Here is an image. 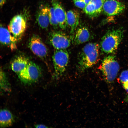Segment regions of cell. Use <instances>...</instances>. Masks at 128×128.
I'll list each match as a JSON object with an SVG mask.
<instances>
[{
  "mask_svg": "<svg viewBox=\"0 0 128 128\" xmlns=\"http://www.w3.org/2000/svg\"><path fill=\"white\" fill-rule=\"evenodd\" d=\"M99 48L98 44L93 42L88 43L83 47L78 56L77 67L80 72H83L97 63Z\"/></svg>",
  "mask_w": 128,
  "mask_h": 128,
  "instance_id": "obj_1",
  "label": "cell"
},
{
  "mask_svg": "<svg viewBox=\"0 0 128 128\" xmlns=\"http://www.w3.org/2000/svg\"><path fill=\"white\" fill-rule=\"evenodd\" d=\"M123 31L120 29L108 31L101 40L100 46L101 51L107 54L114 52L123 39Z\"/></svg>",
  "mask_w": 128,
  "mask_h": 128,
  "instance_id": "obj_2",
  "label": "cell"
},
{
  "mask_svg": "<svg viewBox=\"0 0 128 128\" xmlns=\"http://www.w3.org/2000/svg\"><path fill=\"white\" fill-rule=\"evenodd\" d=\"M101 70L105 80L110 83L116 78L119 69V65L114 56L109 55L103 59Z\"/></svg>",
  "mask_w": 128,
  "mask_h": 128,
  "instance_id": "obj_3",
  "label": "cell"
},
{
  "mask_svg": "<svg viewBox=\"0 0 128 128\" xmlns=\"http://www.w3.org/2000/svg\"><path fill=\"white\" fill-rule=\"evenodd\" d=\"M69 58V53L65 49L55 50L54 52L52 58L56 78L60 77L65 71Z\"/></svg>",
  "mask_w": 128,
  "mask_h": 128,
  "instance_id": "obj_4",
  "label": "cell"
},
{
  "mask_svg": "<svg viewBox=\"0 0 128 128\" xmlns=\"http://www.w3.org/2000/svg\"><path fill=\"white\" fill-rule=\"evenodd\" d=\"M41 74L39 67L35 63L29 61L26 67L18 75L24 84H30L37 82Z\"/></svg>",
  "mask_w": 128,
  "mask_h": 128,
  "instance_id": "obj_5",
  "label": "cell"
},
{
  "mask_svg": "<svg viewBox=\"0 0 128 128\" xmlns=\"http://www.w3.org/2000/svg\"><path fill=\"white\" fill-rule=\"evenodd\" d=\"M27 20L23 14L17 15L12 18L8 26V29L18 41L23 36L26 29Z\"/></svg>",
  "mask_w": 128,
  "mask_h": 128,
  "instance_id": "obj_6",
  "label": "cell"
},
{
  "mask_svg": "<svg viewBox=\"0 0 128 128\" xmlns=\"http://www.w3.org/2000/svg\"><path fill=\"white\" fill-rule=\"evenodd\" d=\"M50 42L55 50L65 49L71 44V39L66 34L60 31H53L49 35Z\"/></svg>",
  "mask_w": 128,
  "mask_h": 128,
  "instance_id": "obj_7",
  "label": "cell"
},
{
  "mask_svg": "<svg viewBox=\"0 0 128 128\" xmlns=\"http://www.w3.org/2000/svg\"><path fill=\"white\" fill-rule=\"evenodd\" d=\"M29 48L36 55L41 58L47 55V48L40 38L36 35L33 36L30 39L28 43Z\"/></svg>",
  "mask_w": 128,
  "mask_h": 128,
  "instance_id": "obj_8",
  "label": "cell"
},
{
  "mask_svg": "<svg viewBox=\"0 0 128 128\" xmlns=\"http://www.w3.org/2000/svg\"><path fill=\"white\" fill-rule=\"evenodd\" d=\"M125 7L123 3L115 0H105L104 3L102 11L109 16L117 15L123 13Z\"/></svg>",
  "mask_w": 128,
  "mask_h": 128,
  "instance_id": "obj_9",
  "label": "cell"
},
{
  "mask_svg": "<svg viewBox=\"0 0 128 128\" xmlns=\"http://www.w3.org/2000/svg\"><path fill=\"white\" fill-rule=\"evenodd\" d=\"M55 14L59 27L65 29L68 26L66 13L61 3L57 0H51Z\"/></svg>",
  "mask_w": 128,
  "mask_h": 128,
  "instance_id": "obj_10",
  "label": "cell"
},
{
  "mask_svg": "<svg viewBox=\"0 0 128 128\" xmlns=\"http://www.w3.org/2000/svg\"><path fill=\"white\" fill-rule=\"evenodd\" d=\"M0 41L2 44L8 47L12 50H14L17 48L16 43L17 40L8 29L1 26L0 28Z\"/></svg>",
  "mask_w": 128,
  "mask_h": 128,
  "instance_id": "obj_11",
  "label": "cell"
},
{
  "mask_svg": "<svg viewBox=\"0 0 128 128\" xmlns=\"http://www.w3.org/2000/svg\"><path fill=\"white\" fill-rule=\"evenodd\" d=\"M79 13L75 10H70L66 13L67 25L70 28V37L72 40L73 39L74 34L79 24Z\"/></svg>",
  "mask_w": 128,
  "mask_h": 128,
  "instance_id": "obj_12",
  "label": "cell"
},
{
  "mask_svg": "<svg viewBox=\"0 0 128 128\" xmlns=\"http://www.w3.org/2000/svg\"><path fill=\"white\" fill-rule=\"evenodd\" d=\"M49 7L47 6H41L37 12L36 20L38 25L42 29L47 28L50 23Z\"/></svg>",
  "mask_w": 128,
  "mask_h": 128,
  "instance_id": "obj_13",
  "label": "cell"
},
{
  "mask_svg": "<svg viewBox=\"0 0 128 128\" xmlns=\"http://www.w3.org/2000/svg\"><path fill=\"white\" fill-rule=\"evenodd\" d=\"M90 34L88 29L85 27L79 28L76 31L72 40L74 45H78L89 40Z\"/></svg>",
  "mask_w": 128,
  "mask_h": 128,
  "instance_id": "obj_14",
  "label": "cell"
},
{
  "mask_svg": "<svg viewBox=\"0 0 128 128\" xmlns=\"http://www.w3.org/2000/svg\"><path fill=\"white\" fill-rule=\"evenodd\" d=\"M29 61L28 59L25 57L18 56L11 63L12 69L18 75L26 67Z\"/></svg>",
  "mask_w": 128,
  "mask_h": 128,
  "instance_id": "obj_15",
  "label": "cell"
},
{
  "mask_svg": "<svg viewBox=\"0 0 128 128\" xmlns=\"http://www.w3.org/2000/svg\"><path fill=\"white\" fill-rule=\"evenodd\" d=\"M14 120L11 112L6 109L0 110V126L1 127L6 128L12 125Z\"/></svg>",
  "mask_w": 128,
  "mask_h": 128,
  "instance_id": "obj_16",
  "label": "cell"
},
{
  "mask_svg": "<svg viewBox=\"0 0 128 128\" xmlns=\"http://www.w3.org/2000/svg\"><path fill=\"white\" fill-rule=\"evenodd\" d=\"M0 88L2 92H9L11 89L5 75L2 71L0 72Z\"/></svg>",
  "mask_w": 128,
  "mask_h": 128,
  "instance_id": "obj_17",
  "label": "cell"
},
{
  "mask_svg": "<svg viewBox=\"0 0 128 128\" xmlns=\"http://www.w3.org/2000/svg\"><path fill=\"white\" fill-rule=\"evenodd\" d=\"M85 14L90 18H94L98 16L94 4L91 2L83 9Z\"/></svg>",
  "mask_w": 128,
  "mask_h": 128,
  "instance_id": "obj_18",
  "label": "cell"
},
{
  "mask_svg": "<svg viewBox=\"0 0 128 128\" xmlns=\"http://www.w3.org/2000/svg\"><path fill=\"white\" fill-rule=\"evenodd\" d=\"M49 17L50 24L55 29L58 28L59 27L56 20L53 7L49 8Z\"/></svg>",
  "mask_w": 128,
  "mask_h": 128,
  "instance_id": "obj_19",
  "label": "cell"
},
{
  "mask_svg": "<svg viewBox=\"0 0 128 128\" xmlns=\"http://www.w3.org/2000/svg\"><path fill=\"white\" fill-rule=\"evenodd\" d=\"M120 80L125 90H128V70L122 71L119 76Z\"/></svg>",
  "mask_w": 128,
  "mask_h": 128,
  "instance_id": "obj_20",
  "label": "cell"
},
{
  "mask_svg": "<svg viewBox=\"0 0 128 128\" xmlns=\"http://www.w3.org/2000/svg\"><path fill=\"white\" fill-rule=\"evenodd\" d=\"M105 0H91V2L94 4L98 16L102 11L104 3Z\"/></svg>",
  "mask_w": 128,
  "mask_h": 128,
  "instance_id": "obj_21",
  "label": "cell"
},
{
  "mask_svg": "<svg viewBox=\"0 0 128 128\" xmlns=\"http://www.w3.org/2000/svg\"><path fill=\"white\" fill-rule=\"evenodd\" d=\"M73 1L76 7L81 9H83L86 5L84 2L81 0H73Z\"/></svg>",
  "mask_w": 128,
  "mask_h": 128,
  "instance_id": "obj_22",
  "label": "cell"
},
{
  "mask_svg": "<svg viewBox=\"0 0 128 128\" xmlns=\"http://www.w3.org/2000/svg\"><path fill=\"white\" fill-rule=\"evenodd\" d=\"M35 127L37 128H47V127L45 125L42 124H38L35 126Z\"/></svg>",
  "mask_w": 128,
  "mask_h": 128,
  "instance_id": "obj_23",
  "label": "cell"
},
{
  "mask_svg": "<svg viewBox=\"0 0 128 128\" xmlns=\"http://www.w3.org/2000/svg\"><path fill=\"white\" fill-rule=\"evenodd\" d=\"M7 0H0V6L1 7L3 6Z\"/></svg>",
  "mask_w": 128,
  "mask_h": 128,
  "instance_id": "obj_24",
  "label": "cell"
},
{
  "mask_svg": "<svg viewBox=\"0 0 128 128\" xmlns=\"http://www.w3.org/2000/svg\"><path fill=\"white\" fill-rule=\"evenodd\" d=\"M84 2L86 5L89 4L91 1V0H81Z\"/></svg>",
  "mask_w": 128,
  "mask_h": 128,
  "instance_id": "obj_25",
  "label": "cell"
},
{
  "mask_svg": "<svg viewBox=\"0 0 128 128\" xmlns=\"http://www.w3.org/2000/svg\"><path fill=\"white\" fill-rule=\"evenodd\" d=\"M127 92V95L125 99V101L128 102V90H126Z\"/></svg>",
  "mask_w": 128,
  "mask_h": 128,
  "instance_id": "obj_26",
  "label": "cell"
}]
</instances>
